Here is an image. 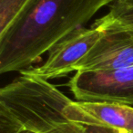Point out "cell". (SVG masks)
<instances>
[{"instance_id":"6da1fadb","label":"cell","mask_w":133,"mask_h":133,"mask_svg":"<svg viewBox=\"0 0 133 133\" xmlns=\"http://www.w3.org/2000/svg\"><path fill=\"white\" fill-rule=\"evenodd\" d=\"M114 0H37L0 37V74L22 72Z\"/></svg>"},{"instance_id":"7a4b0ae2","label":"cell","mask_w":133,"mask_h":133,"mask_svg":"<svg viewBox=\"0 0 133 133\" xmlns=\"http://www.w3.org/2000/svg\"><path fill=\"white\" fill-rule=\"evenodd\" d=\"M94 119L41 78L21 74L0 89V133H84Z\"/></svg>"},{"instance_id":"3957f363","label":"cell","mask_w":133,"mask_h":133,"mask_svg":"<svg viewBox=\"0 0 133 133\" xmlns=\"http://www.w3.org/2000/svg\"><path fill=\"white\" fill-rule=\"evenodd\" d=\"M101 35L77 63L75 72H111L133 67V26L101 16L94 22Z\"/></svg>"},{"instance_id":"277c9868","label":"cell","mask_w":133,"mask_h":133,"mask_svg":"<svg viewBox=\"0 0 133 133\" xmlns=\"http://www.w3.org/2000/svg\"><path fill=\"white\" fill-rule=\"evenodd\" d=\"M67 86L77 102L133 107V67L111 72H76Z\"/></svg>"},{"instance_id":"5b68a950","label":"cell","mask_w":133,"mask_h":133,"mask_svg":"<svg viewBox=\"0 0 133 133\" xmlns=\"http://www.w3.org/2000/svg\"><path fill=\"white\" fill-rule=\"evenodd\" d=\"M101 33V28L95 23L89 28L82 26L74 30L48 51L42 64L22 71L20 74L48 81L75 72L77 63L96 44Z\"/></svg>"},{"instance_id":"8992f818","label":"cell","mask_w":133,"mask_h":133,"mask_svg":"<svg viewBox=\"0 0 133 133\" xmlns=\"http://www.w3.org/2000/svg\"><path fill=\"white\" fill-rule=\"evenodd\" d=\"M82 110L99 122L133 132V107L109 102H81Z\"/></svg>"},{"instance_id":"52a82bcc","label":"cell","mask_w":133,"mask_h":133,"mask_svg":"<svg viewBox=\"0 0 133 133\" xmlns=\"http://www.w3.org/2000/svg\"><path fill=\"white\" fill-rule=\"evenodd\" d=\"M37 0H0V37L35 5Z\"/></svg>"},{"instance_id":"ba28073f","label":"cell","mask_w":133,"mask_h":133,"mask_svg":"<svg viewBox=\"0 0 133 133\" xmlns=\"http://www.w3.org/2000/svg\"><path fill=\"white\" fill-rule=\"evenodd\" d=\"M107 15L119 23L133 26V0H114L108 5Z\"/></svg>"},{"instance_id":"9c48e42d","label":"cell","mask_w":133,"mask_h":133,"mask_svg":"<svg viewBox=\"0 0 133 133\" xmlns=\"http://www.w3.org/2000/svg\"><path fill=\"white\" fill-rule=\"evenodd\" d=\"M84 133H133L121 129H116L107 126L99 122L97 119H94L92 122L89 123L86 127Z\"/></svg>"}]
</instances>
